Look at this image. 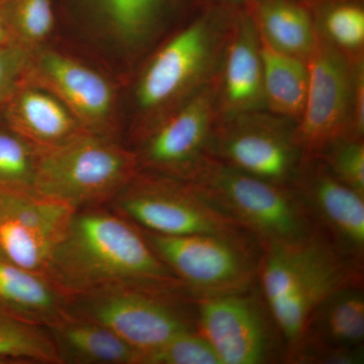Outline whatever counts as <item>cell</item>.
Wrapping results in <instances>:
<instances>
[{
    "instance_id": "1",
    "label": "cell",
    "mask_w": 364,
    "mask_h": 364,
    "mask_svg": "<svg viewBox=\"0 0 364 364\" xmlns=\"http://www.w3.org/2000/svg\"><path fill=\"white\" fill-rule=\"evenodd\" d=\"M48 277L68 294L122 284L184 287L140 228L107 205L74 210Z\"/></svg>"
},
{
    "instance_id": "2",
    "label": "cell",
    "mask_w": 364,
    "mask_h": 364,
    "mask_svg": "<svg viewBox=\"0 0 364 364\" xmlns=\"http://www.w3.org/2000/svg\"><path fill=\"white\" fill-rule=\"evenodd\" d=\"M186 181L213 207L252 235L261 247L303 241L315 233L291 186L263 181L208 155Z\"/></svg>"
},
{
    "instance_id": "3",
    "label": "cell",
    "mask_w": 364,
    "mask_h": 364,
    "mask_svg": "<svg viewBox=\"0 0 364 364\" xmlns=\"http://www.w3.org/2000/svg\"><path fill=\"white\" fill-rule=\"evenodd\" d=\"M67 314L109 328L140 358L181 333L196 330V299L183 287H100L69 294Z\"/></svg>"
},
{
    "instance_id": "4",
    "label": "cell",
    "mask_w": 364,
    "mask_h": 364,
    "mask_svg": "<svg viewBox=\"0 0 364 364\" xmlns=\"http://www.w3.org/2000/svg\"><path fill=\"white\" fill-rule=\"evenodd\" d=\"M135 152L83 132L41 151L33 191L74 210L107 205L138 173Z\"/></svg>"
},
{
    "instance_id": "5",
    "label": "cell",
    "mask_w": 364,
    "mask_h": 364,
    "mask_svg": "<svg viewBox=\"0 0 364 364\" xmlns=\"http://www.w3.org/2000/svg\"><path fill=\"white\" fill-rule=\"evenodd\" d=\"M141 231L193 299L245 291L257 282L261 246L250 234L167 236Z\"/></svg>"
},
{
    "instance_id": "6",
    "label": "cell",
    "mask_w": 364,
    "mask_h": 364,
    "mask_svg": "<svg viewBox=\"0 0 364 364\" xmlns=\"http://www.w3.org/2000/svg\"><path fill=\"white\" fill-rule=\"evenodd\" d=\"M309 85L303 114L293 129L301 163L318 159L335 143L352 135L355 70L350 59L317 26L306 60Z\"/></svg>"
},
{
    "instance_id": "7",
    "label": "cell",
    "mask_w": 364,
    "mask_h": 364,
    "mask_svg": "<svg viewBox=\"0 0 364 364\" xmlns=\"http://www.w3.org/2000/svg\"><path fill=\"white\" fill-rule=\"evenodd\" d=\"M107 207L140 229L167 236L249 234L188 181L162 174L138 172Z\"/></svg>"
},
{
    "instance_id": "8",
    "label": "cell",
    "mask_w": 364,
    "mask_h": 364,
    "mask_svg": "<svg viewBox=\"0 0 364 364\" xmlns=\"http://www.w3.org/2000/svg\"><path fill=\"white\" fill-rule=\"evenodd\" d=\"M195 299L196 330L221 364L284 360L286 344L257 282L245 291Z\"/></svg>"
},
{
    "instance_id": "9",
    "label": "cell",
    "mask_w": 364,
    "mask_h": 364,
    "mask_svg": "<svg viewBox=\"0 0 364 364\" xmlns=\"http://www.w3.org/2000/svg\"><path fill=\"white\" fill-rule=\"evenodd\" d=\"M230 33L215 18L205 16L174 36L150 62L139 83V105L156 112L189 92L195 95L217 74Z\"/></svg>"
},
{
    "instance_id": "10",
    "label": "cell",
    "mask_w": 364,
    "mask_h": 364,
    "mask_svg": "<svg viewBox=\"0 0 364 364\" xmlns=\"http://www.w3.org/2000/svg\"><path fill=\"white\" fill-rule=\"evenodd\" d=\"M287 122L258 112L218 119L205 154L263 181L291 186L301 155Z\"/></svg>"
},
{
    "instance_id": "11",
    "label": "cell",
    "mask_w": 364,
    "mask_h": 364,
    "mask_svg": "<svg viewBox=\"0 0 364 364\" xmlns=\"http://www.w3.org/2000/svg\"><path fill=\"white\" fill-rule=\"evenodd\" d=\"M220 74L200 88L171 117L144 136L136 153L139 167L188 181L205 157L217 116Z\"/></svg>"
},
{
    "instance_id": "12",
    "label": "cell",
    "mask_w": 364,
    "mask_h": 364,
    "mask_svg": "<svg viewBox=\"0 0 364 364\" xmlns=\"http://www.w3.org/2000/svg\"><path fill=\"white\" fill-rule=\"evenodd\" d=\"M73 213L35 191L0 188V260L48 275Z\"/></svg>"
},
{
    "instance_id": "13",
    "label": "cell",
    "mask_w": 364,
    "mask_h": 364,
    "mask_svg": "<svg viewBox=\"0 0 364 364\" xmlns=\"http://www.w3.org/2000/svg\"><path fill=\"white\" fill-rule=\"evenodd\" d=\"M291 186L315 233L343 257L363 267L364 196L339 181L320 158L301 163Z\"/></svg>"
},
{
    "instance_id": "14",
    "label": "cell",
    "mask_w": 364,
    "mask_h": 364,
    "mask_svg": "<svg viewBox=\"0 0 364 364\" xmlns=\"http://www.w3.org/2000/svg\"><path fill=\"white\" fill-rule=\"evenodd\" d=\"M355 284H363V267L314 233L286 296L269 308L286 344L284 358L303 337L318 306L337 289Z\"/></svg>"
},
{
    "instance_id": "15",
    "label": "cell",
    "mask_w": 364,
    "mask_h": 364,
    "mask_svg": "<svg viewBox=\"0 0 364 364\" xmlns=\"http://www.w3.org/2000/svg\"><path fill=\"white\" fill-rule=\"evenodd\" d=\"M38 82L66 105L85 130L100 134L112 105V90L102 75L57 53H45L35 68Z\"/></svg>"
},
{
    "instance_id": "16",
    "label": "cell",
    "mask_w": 364,
    "mask_h": 364,
    "mask_svg": "<svg viewBox=\"0 0 364 364\" xmlns=\"http://www.w3.org/2000/svg\"><path fill=\"white\" fill-rule=\"evenodd\" d=\"M225 51L217 105V116L221 117L215 121L259 112L265 105L257 30L248 21L237 23Z\"/></svg>"
},
{
    "instance_id": "17",
    "label": "cell",
    "mask_w": 364,
    "mask_h": 364,
    "mask_svg": "<svg viewBox=\"0 0 364 364\" xmlns=\"http://www.w3.org/2000/svg\"><path fill=\"white\" fill-rule=\"evenodd\" d=\"M2 107L6 123L40 149L55 147L87 131L61 100L45 90H33L25 80Z\"/></svg>"
},
{
    "instance_id": "18",
    "label": "cell",
    "mask_w": 364,
    "mask_h": 364,
    "mask_svg": "<svg viewBox=\"0 0 364 364\" xmlns=\"http://www.w3.org/2000/svg\"><path fill=\"white\" fill-rule=\"evenodd\" d=\"M364 348L363 284L337 289L318 306L287 359L304 348Z\"/></svg>"
},
{
    "instance_id": "19",
    "label": "cell",
    "mask_w": 364,
    "mask_h": 364,
    "mask_svg": "<svg viewBox=\"0 0 364 364\" xmlns=\"http://www.w3.org/2000/svg\"><path fill=\"white\" fill-rule=\"evenodd\" d=\"M68 299L48 275L0 260V306L16 317L49 327L68 316Z\"/></svg>"
},
{
    "instance_id": "20",
    "label": "cell",
    "mask_w": 364,
    "mask_h": 364,
    "mask_svg": "<svg viewBox=\"0 0 364 364\" xmlns=\"http://www.w3.org/2000/svg\"><path fill=\"white\" fill-rule=\"evenodd\" d=\"M60 363L139 364L140 352L109 328L67 317L47 327Z\"/></svg>"
},
{
    "instance_id": "21",
    "label": "cell",
    "mask_w": 364,
    "mask_h": 364,
    "mask_svg": "<svg viewBox=\"0 0 364 364\" xmlns=\"http://www.w3.org/2000/svg\"><path fill=\"white\" fill-rule=\"evenodd\" d=\"M258 41L265 105L277 116L296 124L303 114L308 91L306 61L279 51L259 33Z\"/></svg>"
},
{
    "instance_id": "22",
    "label": "cell",
    "mask_w": 364,
    "mask_h": 364,
    "mask_svg": "<svg viewBox=\"0 0 364 364\" xmlns=\"http://www.w3.org/2000/svg\"><path fill=\"white\" fill-rule=\"evenodd\" d=\"M257 32L273 47L306 60L312 51L317 26L308 11L287 0H268L258 13Z\"/></svg>"
},
{
    "instance_id": "23",
    "label": "cell",
    "mask_w": 364,
    "mask_h": 364,
    "mask_svg": "<svg viewBox=\"0 0 364 364\" xmlns=\"http://www.w3.org/2000/svg\"><path fill=\"white\" fill-rule=\"evenodd\" d=\"M60 363L47 328L26 322L0 306V363Z\"/></svg>"
},
{
    "instance_id": "24",
    "label": "cell",
    "mask_w": 364,
    "mask_h": 364,
    "mask_svg": "<svg viewBox=\"0 0 364 364\" xmlns=\"http://www.w3.org/2000/svg\"><path fill=\"white\" fill-rule=\"evenodd\" d=\"M39 147L9 124H0V188L33 191Z\"/></svg>"
},
{
    "instance_id": "25",
    "label": "cell",
    "mask_w": 364,
    "mask_h": 364,
    "mask_svg": "<svg viewBox=\"0 0 364 364\" xmlns=\"http://www.w3.org/2000/svg\"><path fill=\"white\" fill-rule=\"evenodd\" d=\"M7 16L16 42H42L54 26L51 0H7Z\"/></svg>"
},
{
    "instance_id": "26",
    "label": "cell",
    "mask_w": 364,
    "mask_h": 364,
    "mask_svg": "<svg viewBox=\"0 0 364 364\" xmlns=\"http://www.w3.org/2000/svg\"><path fill=\"white\" fill-rule=\"evenodd\" d=\"M139 364H221L212 345L198 330L181 333L142 354Z\"/></svg>"
},
{
    "instance_id": "27",
    "label": "cell",
    "mask_w": 364,
    "mask_h": 364,
    "mask_svg": "<svg viewBox=\"0 0 364 364\" xmlns=\"http://www.w3.org/2000/svg\"><path fill=\"white\" fill-rule=\"evenodd\" d=\"M117 31L130 40L150 32L166 0H97Z\"/></svg>"
},
{
    "instance_id": "28",
    "label": "cell",
    "mask_w": 364,
    "mask_h": 364,
    "mask_svg": "<svg viewBox=\"0 0 364 364\" xmlns=\"http://www.w3.org/2000/svg\"><path fill=\"white\" fill-rule=\"evenodd\" d=\"M325 37L343 52L360 51L364 44V11L354 4H339L325 14Z\"/></svg>"
},
{
    "instance_id": "29",
    "label": "cell",
    "mask_w": 364,
    "mask_h": 364,
    "mask_svg": "<svg viewBox=\"0 0 364 364\" xmlns=\"http://www.w3.org/2000/svg\"><path fill=\"white\" fill-rule=\"evenodd\" d=\"M320 159L339 181L364 196L363 139H342L326 151Z\"/></svg>"
},
{
    "instance_id": "30",
    "label": "cell",
    "mask_w": 364,
    "mask_h": 364,
    "mask_svg": "<svg viewBox=\"0 0 364 364\" xmlns=\"http://www.w3.org/2000/svg\"><path fill=\"white\" fill-rule=\"evenodd\" d=\"M30 64L26 46L14 43L0 49V107L25 80Z\"/></svg>"
},
{
    "instance_id": "31",
    "label": "cell",
    "mask_w": 364,
    "mask_h": 364,
    "mask_svg": "<svg viewBox=\"0 0 364 364\" xmlns=\"http://www.w3.org/2000/svg\"><path fill=\"white\" fill-rule=\"evenodd\" d=\"M7 0H0V49L16 42L11 25L6 9Z\"/></svg>"
}]
</instances>
